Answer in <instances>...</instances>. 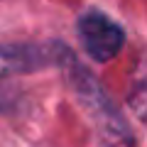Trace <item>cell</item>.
<instances>
[{
	"instance_id": "obj_1",
	"label": "cell",
	"mask_w": 147,
	"mask_h": 147,
	"mask_svg": "<svg viewBox=\"0 0 147 147\" xmlns=\"http://www.w3.org/2000/svg\"><path fill=\"white\" fill-rule=\"evenodd\" d=\"M54 61L64 69L66 84L71 86L74 96L79 98L81 108L86 110V115L98 127V132L105 140V145H110V147H132V135H130L127 123L123 120V115L115 110V105L110 103V98L103 93L100 84L84 69V64L74 57L66 47H61V44L57 47V59Z\"/></svg>"
},
{
	"instance_id": "obj_2",
	"label": "cell",
	"mask_w": 147,
	"mask_h": 147,
	"mask_svg": "<svg viewBox=\"0 0 147 147\" xmlns=\"http://www.w3.org/2000/svg\"><path fill=\"white\" fill-rule=\"evenodd\" d=\"M79 39L88 57L96 61H108L123 49L125 34L110 17L100 12H86L79 20Z\"/></svg>"
},
{
	"instance_id": "obj_3",
	"label": "cell",
	"mask_w": 147,
	"mask_h": 147,
	"mask_svg": "<svg viewBox=\"0 0 147 147\" xmlns=\"http://www.w3.org/2000/svg\"><path fill=\"white\" fill-rule=\"evenodd\" d=\"M59 44H0V74H27L57 59Z\"/></svg>"
}]
</instances>
